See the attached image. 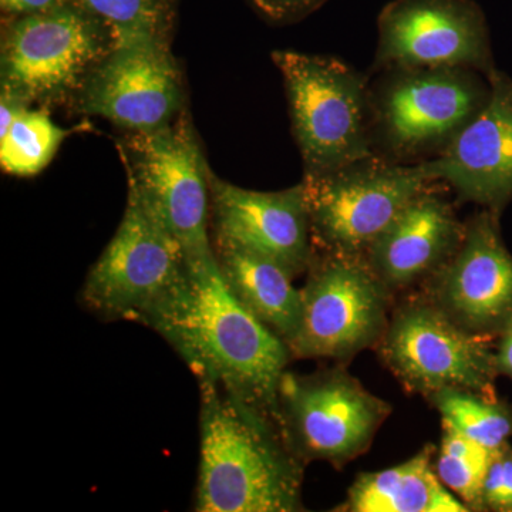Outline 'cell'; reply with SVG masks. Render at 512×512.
Wrapping results in <instances>:
<instances>
[{"mask_svg": "<svg viewBox=\"0 0 512 512\" xmlns=\"http://www.w3.org/2000/svg\"><path fill=\"white\" fill-rule=\"evenodd\" d=\"M144 326L178 353L198 382L217 384L279 426V384L291 350L229 292L215 252L187 258L183 281Z\"/></svg>", "mask_w": 512, "mask_h": 512, "instance_id": "obj_1", "label": "cell"}, {"mask_svg": "<svg viewBox=\"0 0 512 512\" xmlns=\"http://www.w3.org/2000/svg\"><path fill=\"white\" fill-rule=\"evenodd\" d=\"M200 387L198 512L303 510L305 463L278 424L212 382Z\"/></svg>", "mask_w": 512, "mask_h": 512, "instance_id": "obj_2", "label": "cell"}, {"mask_svg": "<svg viewBox=\"0 0 512 512\" xmlns=\"http://www.w3.org/2000/svg\"><path fill=\"white\" fill-rule=\"evenodd\" d=\"M113 46L106 25L76 0L39 15L6 18L0 92L47 110L73 107L87 77Z\"/></svg>", "mask_w": 512, "mask_h": 512, "instance_id": "obj_3", "label": "cell"}, {"mask_svg": "<svg viewBox=\"0 0 512 512\" xmlns=\"http://www.w3.org/2000/svg\"><path fill=\"white\" fill-rule=\"evenodd\" d=\"M272 60L284 79L305 174L375 156L372 100L362 74L329 56L276 50Z\"/></svg>", "mask_w": 512, "mask_h": 512, "instance_id": "obj_4", "label": "cell"}, {"mask_svg": "<svg viewBox=\"0 0 512 512\" xmlns=\"http://www.w3.org/2000/svg\"><path fill=\"white\" fill-rule=\"evenodd\" d=\"M313 251L365 255L414 197L439 183L426 161L406 165L372 156L305 174Z\"/></svg>", "mask_w": 512, "mask_h": 512, "instance_id": "obj_5", "label": "cell"}, {"mask_svg": "<svg viewBox=\"0 0 512 512\" xmlns=\"http://www.w3.org/2000/svg\"><path fill=\"white\" fill-rule=\"evenodd\" d=\"M121 157L128 185L177 238L187 258L214 254L210 165L187 110L167 126L127 133Z\"/></svg>", "mask_w": 512, "mask_h": 512, "instance_id": "obj_6", "label": "cell"}, {"mask_svg": "<svg viewBox=\"0 0 512 512\" xmlns=\"http://www.w3.org/2000/svg\"><path fill=\"white\" fill-rule=\"evenodd\" d=\"M185 272L180 242L128 185L119 228L84 279L80 303L97 318L144 325Z\"/></svg>", "mask_w": 512, "mask_h": 512, "instance_id": "obj_7", "label": "cell"}, {"mask_svg": "<svg viewBox=\"0 0 512 512\" xmlns=\"http://www.w3.org/2000/svg\"><path fill=\"white\" fill-rule=\"evenodd\" d=\"M302 318L289 343L295 359H350L379 345L389 326L390 289L365 255L313 251Z\"/></svg>", "mask_w": 512, "mask_h": 512, "instance_id": "obj_8", "label": "cell"}, {"mask_svg": "<svg viewBox=\"0 0 512 512\" xmlns=\"http://www.w3.org/2000/svg\"><path fill=\"white\" fill-rule=\"evenodd\" d=\"M379 87L372 124L390 160H413L446 150L483 109L490 94L476 70L403 69Z\"/></svg>", "mask_w": 512, "mask_h": 512, "instance_id": "obj_9", "label": "cell"}, {"mask_svg": "<svg viewBox=\"0 0 512 512\" xmlns=\"http://www.w3.org/2000/svg\"><path fill=\"white\" fill-rule=\"evenodd\" d=\"M279 427L303 463L335 467L365 453L392 409L343 369L311 375L286 370L279 384Z\"/></svg>", "mask_w": 512, "mask_h": 512, "instance_id": "obj_10", "label": "cell"}, {"mask_svg": "<svg viewBox=\"0 0 512 512\" xmlns=\"http://www.w3.org/2000/svg\"><path fill=\"white\" fill-rule=\"evenodd\" d=\"M490 335L470 332L430 299L400 306L379 342L383 362L410 392L444 389L494 397L497 353Z\"/></svg>", "mask_w": 512, "mask_h": 512, "instance_id": "obj_11", "label": "cell"}, {"mask_svg": "<svg viewBox=\"0 0 512 512\" xmlns=\"http://www.w3.org/2000/svg\"><path fill=\"white\" fill-rule=\"evenodd\" d=\"M185 86L170 40L114 45L87 77L73 109L126 133L167 126L185 110Z\"/></svg>", "mask_w": 512, "mask_h": 512, "instance_id": "obj_12", "label": "cell"}, {"mask_svg": "<svg viewBox=\"0 0 512 512\" xmlns=\"http://www.w3.org/2000/svg\"><path fill=\"white\" fill-rule=\"evenodd\" d=\"M382 69L494 72L483 10L474 0H392L380 12Z\"/></svg>", "mask_w": 512, "mask_h": 512, "instance_id": "obj_13", "label": "cell"}, {"mask_svg": "<svg viewBox=\"0 0 512 512\" xmlns=\"http://www.w3.org/2000/svg\"><path fill=\"white\" fill-rule=\"evenodd\" d=\"M212 244H231L268 256L293 276L313 258L311 221L302 181L282 191H252L210 170Z\"/></svg>", "mask_w": 512, "mask_h": 512, "instance_id": "obj_14", "label": "cell"}, {"mask_svg": "<svg viewBox=\"0 0 512 512\" xmlns=\"http://www.w3.org/2000/svg\"><path fill=\"white\" fill-rule=\"evenodd\" d=\"M430 278V301L454 322L481 335L500 333L512 316V256L497 212L468 222L460 247Z\"/></svg>", "mask_w": 512, "mask_h": 512, "instance_id": "obj_15", "label": "cell"}, {"mask_svg": "<svg viewBox=\"0 0 512 512\" xmlns=\"http://www.w3.org/2000/svg\"><path fill=\"white\" fill-rule=\"evenodd\" d=\"M487 77L483 109L426 164L460 200L497 212L512 197V80L497 70Z\"/></svg>", "mask_w": 512, "mask_h": 512, "instance_id": "obj_16", "label": "cell"}, {"mask_svg": "<svg viewBox=\"0 0 512 512\" xmlns=\"http://www.w3.org/2000/svg\"><path fill=\"white\" fill-rule=\"evenodd\" d=\"M436 184L414 197L366 251L370 268L390 291L436 274L463 241L466 225Z\"/></svg>", "mask_w": 512, "mask_h": 512, "instance_id": "obj_17", "label": "cell"}, {"mask_svg": "<svg viewBox=\"0 0 512 512\" xmlns=\"http://www.w3.org/2000/svg\"><path fill=\"white\" fill-rule=\"evenodd\" d=\"M212 247L229 292L289 348L302 318V292L293 285L295 276L274 259L247 248Z\"/></svg>", "mask_w": 512, "mask_h": 512, "instance_id": "obj_18", "label": "cell"}, {"mask_svg": "<svg viewBox=\"0 0 512 512\" xmlns=\"http://www.w3.org/2000/svg\"><path fill=\"white\" fill-rule=\"evenodd\" d=\"M434 447L396 467L357 476L342 510L350 512H466L460 498L441 483L433 464Z\"/></svg>", "mask_w": 512, "mask_h": 512, "instance_id": "obj_19", "label": "cell"}, {"mask_svg": "<svg viewBox=\"0 0 512 512\" xmlns=\"http://www.w3.org/2000/svg\"><path fill=\"white\" fill-rule=\"evenodd\" d=\"M446 429L497 451L512 436V414L495 397L470 390L444 389L429 396Z\"/></svg>", "mask_w": 512, "mask_h": 512, "instance_id": "obj_20", "label": "cell"}, {"mask_svg": "<svg viewBox=\"0 0 512 512\" xmlns=\"http://www.w3.org/2000/svg\"><path fill=\"white\" fill-rule=\"evenodd\" d=\"M70 130L57 126L49 110L26 109L0 137V165L6 174L35 177L55 158Z\"/></svg>", "mask_w": 512, "mask_h": 512, "instance_id": "obj_21", "label": "cell"}, {"mask_svg": "<svg viewBox=\"0 0 512 512\" xmlns=\"http://www.w3.org/2000/svg\"><path fill=\"white\" fill-rule=\"evenodd\" d=\"M106 25L114 45L136 40H170L177 0H76Z\"/></svg>", "mask_w": 512, "mask_h": 512, "instance_id": "obj_22", "label": "cell"}, {"mask_svg": "<svg viewBox=\"0 0 512 512\" xmlns=\"http://www.w3.org/2000/svg\"><path fill=\"white\" fill-rule=\"evenodd\" d=\"M494 454L477 441L444 427L434 470L441 483L470 510H480L485 476Z\"/></svg>", "mask_w": 512, "mask_h": 512, "instance_id": "obj_23", "label": "cell"}, {"mask_svg": "<svg viewBox=\"0 0 512 512\" xmlns=\"http://www.w3.org/2000/svg\"><path fill=\"white\" fill-rule=\"evenodd\" d=\"M484 508L512 511V448L508 443L495 451L481 494Z\"/></svg>", "mask_w": 512, "mask_h": 512, "instance_id": "obj_24", "label": "cell"}, {"mask_svg": "<svg viewBox=\"0 0 512 512\" xmlns=\"http://www.w3.org/2000/svg\"><path fill=\"white\" fill-rule=\"evenodd\" d=\"M255 12L274 25H289L322 8L328 0H248Z\"/></svg>", "mask_w": 512, "mask_h": 512, "instance_id": "obj_25", "label": "cell"}, {"mask_svg": "<svg viewBox=\"0 0 512 512\" xmlns=\"http://www.w3.org/2000/svg\"><path fill=\"white\" fill-rule=\"evenodd\" d=\"M73 0H0V8L5 18L39 15L67 5Z\"/></svg>", "mask_w": 512, "mask_h": 512, "instance_id": "obj_26", "label": "cell"}, {"mask_svg": "<svg viewBox=\"0 0 512 512\" xmlns=\"http://www.w3.org/2000/svg\"><path fill=\"white\" fill-rule=\"evenodd\" d=\"M28 103H25L19 97L13 94L0 92V137L8 133L9 128L15 123L20 114L29 109Z\"/></svg>", "mask_w": 512, "mask_h": 512, "instance_id": "obj_27", "label": "cell"}, {"mask_svg": "<svg viewBox=\"0 0 512 512\" xmlns=\"http://www.w3.org/2000/svg\"><path fill=\"white\" fill-rule=\"evenodd\" d=\"M498 372L512 379V316L500 330V343L497 352Z\"/></svg>", "mask_w": 512, "mask_h": 512, "instance_id": "obj_28", "label": "cell"}, {"mask_svg": "<svg viewBox=\"0 0 512 512\" xmlns=\"http://www.w3.org/2000/svg\"><path fill=\"white\" fill-rule=\"evenodd\" d=\"M177 2H178V0H177Z\"/></svg>", "mask_w": 512, "mask_h": 512, "instance_id": "obj_29", "label": "cell"}]
</instances>
